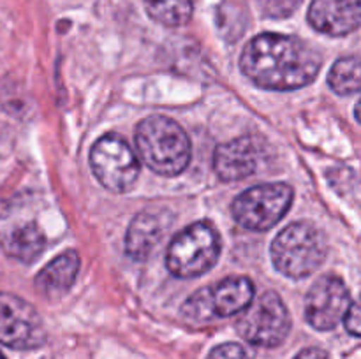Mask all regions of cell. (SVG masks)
<instances>
[{
    "label": "cell",
    "mask_w": 361,
    "mask_h": 359,
    "mask_svg": "<svg viewBox=\"0 0 361 359\" xmlns=\"http://www.w3.org/2000/svg\"><path fill=\"white\" fill-rule=\"evenodd\" d=\"M323 58L312 46L284 34H261L245 46L242 73L264 90L288 92L312 83Z\"/></svg>",
    "instance_id": "cell-1"
},
{
    "label": "cell",
    "mask_w": 361,
    "mask_h": 359,
    "mask_svg": "<svg viewBox=\"0 0 361 359\" xmlns=\"http://www.w3.org/2000/svg\"><path fill=\"white\" fill-rule=\"evenodd\" d=\"M136 148L145 164L162 176H176L190 162V139L182 125L164 115H152L136 127Z\"/></svg>",
    "instance_id": "cell-2"
},
{
    "label": "cell",
    "mask_w": 361,
    "mask_h": 359,
    "mask_svg": "<svg viewBox=\"0 0 361 359\" xmlns=\"http://www.w3.org/2000/svg\"><path fill=\"white\" fill-rule=\"evenodd\" d=\"M326 252L328 245L323 232L307 222H296L282 229L270 250L275 267L295 280L316 273Z\"/></svg>",
    "instance_id": "cell-3"
},
{
    "label": "cell",
    "mask_w": 361,
    "mask_h": 359,
    "mask_svg": "<svg viewBox=\"0 0 361 359\" xmlns=\"http://www.w3.org/2000/svg\"><path fill=\"white\" fill-rule=\"evenodd\" d=\"M221 256V238L208 222L189 225L175 236L168 248L166 264L178 278H192L214 267Z\"/></svg>",
    "instance_id": "cell-4"
},
{
    "label": "cell",
    "mask_w": 361,
    "mask_h": 359,
    "mask_svg": "<svg viewBox=\"0 0 361 359\" xmlns=\"http://www.w3.org/2000/svg\"><path fill=\"white\" fill-rule=\"evenodd\" d=\"M254 299V284L245 277H229L210 287L200 289L183 303L182 315L189 322H212L231 317L249 306Z\"/></svg>",
    "instance_id": "cell-5"
},
{
    "label": "cell",
    "mask_w": 361,
    "mask_h": 359,
    "mask_svg": "<svg viewBox=\"0 0 361 359\" xmlns=\"http://www.w3.org/2000/svg\"><path fill=\"white\" fill-rule=\"evenodd\" d=\"M240 336L257 347H277L288 338L291 317L281 296L274 291L263 292L242 310L236 320Z\"/></svg>",
    "instance_id": "cell-6"
},
{
    "label": "cell",
    "mask_w": 361,
    "mask_h": 359,
    "mask_svg": "<svg viewBox=\"0 0 361 359\" xmlns=\"http://www.w3.org/2000/svg\"><path fill=\"white\" fill-rule=\"evenodd\" d=\"M293 203V189L288 183H263L247 189L233 201V217L250 231L274 227Z\"/></svg>",
    "instance_id": "cell-7"
},
{
    "label": "cell",
    "mask_w": 361,
    "mask_h": 359,
    "mask_svg": "<svg viewBox=\"0 0 361 359\" xmlns=\"http://www.w3.org/2000/svg\"><path fill=\"white\" fill-rule=\"evenodd\" d=\"M90 165L99 183L115 194L129 192L140 176L133 148L116 134H106L97 139L90 151Z\"/></svg>",
    "instance_id": "cell-8"
},
{
    "label": "cell",
    "mask_w": 361,
    "mask_h": 359,
    "mask_svg": "<svg viewBox=\"0 0 361 359\" xmlns=\"http://www.w3.org/2000/svg\"><path fill=\"white\" fill-rule=\"evenodd\" d=\"M46 341L37 310L18 296L0 292V344L14 351H34Z\"/></svg>",
    "instance_id": "cell-9"
},
{
    "label": "cell",
    "mask_w": 361,
    "mask_h": 359,
    "mask_svg": "<svg viewBox=\"0 0 361 359\" xmlns=\"http://www.w3.org/2000/svg\"><path fill=\"white\" fill-rule=\"evenodd\" d=\"M351 294L337 277H323L310 287L305 298V319L314 329L330 331L344 319Z\"/></svg>",
    "instance_id": "cell-10"
},
{
    "label": "cell",
    "mask_w": 361,
    "mask_h": 359,
    "mask_svg": "<svg viewBox=\"0 0 361 359\" xmlns=\"http://www.w3.org/2000/svg\"><path fill=\"white\" fill-rule=\"evenodd\" d=\"M309 23L334 37L351 34L360 27V0H314L309 7Z\"/></svg>",
    "instance_id": "cell-11"
},
{
    "label": "cell",
    "mask_w": 361,
    "mask_h": 359,
    "mask_svg": "<svg viewBox=\"0 0 361 359\" xmlns=\"http://www.w3.org/2000/svg\"><path fill=\"white\" fill-rule=\"evenodd\" d=\"M259 164V151L250 137H238L219 144L214 155V169L224 182H238L254 175Z\"/></svg>",
    "instance_id": "cell-12"
},
{
    "label": "cell",
    "mask_w": 361,
    "mask_h": 359,
    "mask_svg": "<svg viewBox=\"0 0 361 359\" xmlns=\"http://www.w3.org/2000/svg\"><path fill=\"white\" fill-rule=\"evenodd\" d=\"M169 220L162 211H141L130 222L126 236L127 256L136 260H145L155 246L161 243Z\"/></svg>",
    "instance_id": "cell-13"
},
{
    "label": "cell",
    "mask_w": 361,
    "mask_h": 359,
    "mask_svg": "<svg viewBox=\"0 0 361 359\" xmlns=\"http://www.w3.org/2000/svg\"><path fill=\"white\" fill-rule=\"evenodd\" d=\"M80 271V256L74 250L56 256L35 277L34 285L46 299H56L73 287Z\"/></svg>",
    "instance_id": "cell-14"
},
{
    "label": "cell",
    "mask_w": 361,
    "mask_h": 359,
    "mask_svg": "<svg viewBox=\"0 0 361 359\" xmlns=\"http://www.w3.org/2000/svg\"><path fill=\"white\" fill-rule=\"evenodd\" d=\"M46 245L44 232L32 222L11 229L0 239V246L6 256L20 260L23 264H32L42 253Z\"/></svg>",
    "instance_id": "cell-15"
},
{
    "label": "cell",
    "mask_w": 361,
    "mask_h": 359,
    "mask_svg": "<svg viewBox=\"0 0 361 359\" xmlns=\"http://www.w3.org/2000/svg\"><path fill=\"white\" fill-rule=\"evenodd\" d=\"M150 18L164 27H182L192 18V0H145Z\"/></svg>",
    "instance_id": "cell-16"
},
{
    "label": "cell",
    "mask_w": 361,
    "mask_h": 359,
    "mask_svg": "<svg viewBox=\"0 0 361 359\" xmlns=\"http://www.w3.org/2000/svg\"><path fill=\"white\" fill-rule=\"evenodd\" d=\"M328 84L338 95H356L360 92V58L344 56L337 60L328 74Z\"/></svg>",
    "instance_id": "cell-17"
},
{
    "label": "cell",
    "mask_w": 361,
    "mask_h": 359,
    "mask_svg": "<svg viewBox=\"0 0 361 359\" xmlns=\"http://www.w3.org/2000/svg\"><path fill=\"white\" fill-rule=\"evenodd\" d=\"M261 14L271 20H282L295 13L302 0H254Z\"/></svg>",
    "instance_id": "cell-18"
},
{
    "label": "cell",
    "mask_w": 361,
    "mask_h": 359,
    "mask_svg": "<svg viewBox=\"0 0 361 359\" xmlns=\"http://www.w3.org/2000/svg\"><path fill=\"white\" fill-rule=\"evenodd\" d=\"M207 359H249L245 348L238 344H222L208 354Z\"/></svg>",
    "instance_id": "cell-19"
},
{
    "label": "cell",
    "mask_w": 361,
    "mask_h": 359,
    "mask_svg": "<svg viewBox=\"0 0 361 359\" xmlns=\"http://www.w3.org/2000/svg\"><path fill=\"white\" fill-rule=\"evenodd\" d=\"M345 329L353 334V336H360V306L356 301H351L348 312L344 315Z\"/></svg>",
    "instance_id": "cell-20"
},
{
    "label": "cell",
    "mask_w": 361,
    "mask_h": 359,
    "mask_svg": "<svg viewBox=\"0 0 361 359\" xmlns=\"http://www.w3.org/2000/svg\"><path fill=\"white\" fill-rule=\"evenodd\" d=\"M295 359H331V355L321 348H307V351L300 352Z\"/></svg>",
    "instance_id": "cell-21"
},
{
    "label": "cell",
    "mask_w": 361,
    "mask_h": 359,
    "mask_svg": "<svg viewBox=\"0 0 361 359\" xmlns=\"http://www.w3.org/2000/svg\"><path fill=\"white\" fill-rule=\"evenodd\" d=\"M0 359H6V358H4V355H2V352H0Z\"/></svg>",
    "instance_id": "cell-22"
}]
</instances>
